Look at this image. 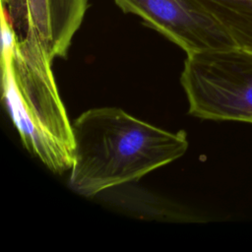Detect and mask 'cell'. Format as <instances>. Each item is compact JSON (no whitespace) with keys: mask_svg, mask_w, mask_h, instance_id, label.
Instances as JSON below:
<instances>
[{"mask_svg":"<svg viewBox=\"0 0 252 252\" xmlns=\"http://www.w3.org/2000/svg\"><path fill=\"white\" fill-rule=\"evenodd\" d=\"M227 30L238 47L252 52V0H199Z\"/></svg>","mask_w":252,"mask_h":252,"instance_id":"cell-7","label":"cell"},{"mask_svg":"<svg viewBox=\"0 0 252 252\" xmlns=\"http://www.w3.org/2000/svg\"><path fill=\"white\" fill-rule=\"evenodd\" d=\"M72 129L69 185L84 197L133 182L181 158L189 146L184 131L163 130L118 107L89 109Z\"/></svg>","mask_w":252,"mask_h":252,"instance_id":"cell-1","label":"cell"},{"mask_svg":"<svg viewBox=\"0 0 252 252\" xmlns=\"http://www.w3.org/2000/svg\"><path fill=\"white\" fill-rule=\"evenodd\" d=\"M52 48L51 56L65 57L88 8V0H48Z\"/></svg>","mask_w":252,"mask_h":252,"instance_id":"cell-6","label":"cell"},{"mask_svg":"<svg viewBox=\"0 0 252 252\" xmlns=\"http://www.w3.org/2000/svg\"><path fill=\"white\" fill-rule=\"evenodd\" d=\"M3 96L26 149L56 173L71 169L72 124L51 69L52 58L34 38L20 39L1 9Z\"/></svg>","mask_w":252,"mask_h":252,"instance_id":"cell-2","label":"cell"},{"mask_svg":"<svg viewBox=\"0 0 252 252\" xmlns=\"http://www.w3.org/2000/svg\"><path fill=\"white\" fill-rule=\"evenodd\" d=\"M115 195L119 196L120 205L123 208L131 206L127 208V210L131 211L132 209L143 205V209L140 210L139 213L143 214H153L157 215V213L160 216V219H166L164 214L169 218V220H190V217L187 213L183 212L181 207L177 205H173L171 203H167L165 200L158 198L157 196L152 195L149 192H144L143 190H133L134 188H122V190H118L117 187L110 188Z\"/></svg>","mask_w":252,"mask_h":252,"instance_id":"cell-8","label":"cell"},{"mask_svg":"<svg viewBox=\"0 0 252 252\" xmlns=\"http://www.w3.org/2000/svg\"><path fill=\"white\" fill-rule=\"evenodd\" d=\"M180 82L191 115L252 124V52L235 46L188 54Z\"/></svg>","mask_w":252,"mask_h":252,"instance_id":"cell-3","label":"cell"},{"mask_svg":"<svg viewBox=\"0 0 252 252\" xmlns=\"http://www.w3.org/2000/svg\"><path fill=\"white\" fill-rule=\"evenodd\" d=\"M124 12L140 17L150 28L186 54L237 46L223 25L199 0H114Z\"/></svg>","mask_w":252,"mask_h":252,"instance_id":"cell-4","label":"cell"},{"mask_svg":"<svg viewBox=\"0 0 252 252\" xmlns=\"http://www.w3.org/2000/svg\"><path fill=\"white\" fill-rule=\"evenodd\" d=\"M1 9L7 14L20 39L38 40L51 56L52 35L48 0H1Z\"/></svg>","mask_w":252,"mask_h":252,"instance_id":"cell-5","label":"cell"}]
</instances>
